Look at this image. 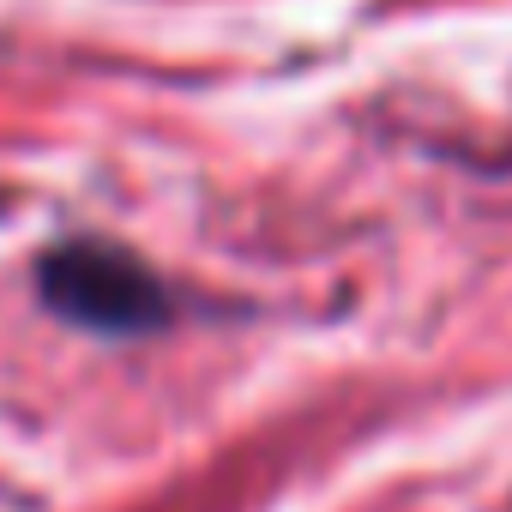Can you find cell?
<instances>
[{
    "label": "cell",
    "mask_w": 512,
    "mask_h": 512,
    "mask_svg": "<svg viewBox=\"0 0 512 512\" xmlns=\"http://www.w3.org/2000/svg\"><path fill=\"white\" fill-rule=\"evenodd\" d=\"M37 296L79 332L139 338L169 320V290L139 253L115 241H61L37 260Z\"/></svg>",
    "instance_id": "6da1fadb"
}]
</instances>
